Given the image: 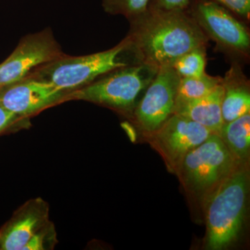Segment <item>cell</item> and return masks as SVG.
Masks as SVG:
<instances>
[{"label": "cell", "mask_w": 250, "mask_h": 250, "mask_svg": "<svg viewBox=\"0 0 250 250\" xmlns=\"http://www.w3.org/2000/svg\"><path fill=\"white\" fill-rule=\"evenodd\" d=\"M206 47H201L184 54L171 67H173L180 78L200 77L206 73Z\"/></svg>", "instance_id": "2e32d148"}, {"label": "cell", "mask_w": 250, "mask_h": 250, "mask_svg": "<svg viewBox=\"0 0 250 250\" xmlns=\"http://www.w3.org/2000/svg\"><path fill=\"white\" fill-rule=\"evenodd\" d=\"M221 84L223 88L222 116L224 124L250 113V80L238 62H232Z\"/></svg>", "instance_id": "7c38bea8"}, {"label": "cell", "mask_w": 250, "mask_h": 250, "mask_svg": "<svg viewBox=\"0 0 250 250\" xmlns=\"http://www.w3.org/2000/svg\"><path fill=\"white\" fill-rule=\"evenodd\" d=\"M192 0H154L153 5L166 10H187Z\"/></svg>", "instance_id": "ffe728a7"}, {"label": "cell", "mask_w": 250, "mask_h": 250, "mask_svg": "<svg viewBox=\"0 0 250 250\" xmlns=\"http://www.w3.org/2000/svg\"><path fill=\"white\" fill-rule=\"evenodd\" d=\"M213 134L199 123L173 113L159 129L146 135L169 170L175 173L188 153Z\"/></svg>", "instance_id": "ba28073f"}, {"label": "cell", "mask_w": 250, "mask_h": 250, "mask_svg": "<svg viewBox=\"0 0 250 250\" xmlns=\"http://www.w3.org/2000/svg\"><path fill=\"white\" fill-rule=\"evenodd\" d=\"M66 94L48 82L24 77L4 87L0 94V104L20 118H26L62 103Z\"/></svg>", "instance_id": "30bf717a"}, {"label": "cell", "mask_w": 250, "mask_h": 250, "mask_svg": "<svg viewBox=\"0 0 250 250\" xmlns=\"http://www.w3.org/2000/svg\"><path fill=\"white\" fill-rule=\"evenodd\" d=\"M57 243L56 232L52 223L47 222L31 237L22 250L51 249Z\"/></svg>", "instance_id": "ac0fdd59"}, {"label": "cell", "mask_w": 250, "mask_h": 250, "mask_svg": "<svg viewBox=\"0 0 250 250\" xmlns=\"http://www.w3.org/2000/svg\"><path fill=\"white\" fill-rule=\"evenodd\" d=\"M222 82L223 77L210 76L207 73L200 77L181 78L177 89L176 103L195 100L206 96L221 84Z\"/></svg>", "instance_id": "9a60e30c"}, {"label": "cell", "mask_w": 250, "mask_h": 250, "mask_svg": "<svg viewBox=\"0 0 250 250\" xmlns=\"http://www.w3.org/2000/svg\"><path fill=\"white\" fill-rule=\"evenodd\" d=\"M47 222V208L41 199L25 204L0 230V250H22Z\"/></svg>", "instance_id": "8fae6325"}, {"label": "cell", "mask_w": 250, "mask_h": 250, "mask_svg": "<svg viewBox=\"0 0 250 250\" xmlns=\"http://www.w3.org/2000/svg\"><path fill=\"white\" fill-rule=\"evenodd\" d=\"M249 192L248 163H239L206 197L203 207L207 250L227 249L236 241L246 218Z\"/></svg>", "instance_id": "3957f363"}, {"label": "cell", "mask_w": 250, "mask_h": 250, "mask_svg": "<svg viewBox=\"0 0 250 250\" xmlns=\"http://www.w3.org/2000/svg\"><path fill=\"white\" fill-rule=\"evenodd\" d=\"M154 0H102L106 14L123 16L130 21L144 14Z\"/></svg>", "instance_id": "e0dca14e"}, {"label": "cell", "mask_w": 250, "mask_h": 250, "mask_svg": "<svg viewBox=\"0 0 250 250\" xmlns=\"http://www.w3.org/2000/svg\"><path fill=\"white\" fill-rule=\"evenodd\" d=\"M180 79L173 67H159L132 115L145 134L159 129L173 114Z\"/></svg>", "instance_id": "9c48e42d"}, {"label": "cell", "mask_w": 250, "mask_h": 250, "mask_svg": "<svg viewBox=\"0 0 250 250\" xmlns=\"http://www.w3.org/2000/svg\"><path fill=\"white\" fill-rule=\"evenodd\" d=\"M238 164L220 136L213 134L188 153L175 174L187 192L203 202Z\"/></svg>", "instance_id": "5b68a950"}, {"label": "cell", "mask_w": 250, "mask_h": 250, "mask_svg": "<svg viewBox=\"0 0 250 250\" xmlns=\"http://www.w3.org/2000/svg\"><path fill=\"white\" fill-rule=\"evenodd\" d=\"M159 67L147 62L117 69L67 93L63 102L83 100L132 116Z\"/></svg>", "instance_id": "277c9868"}, {"label": "cell", "mask_w": 250, "mask_h": 250, "mask_svg": "<svg viewBox=\"0 0 250 250\" xmlns=\"http://www.w3.org/2000/svg\"><path fill=\"white\" fill-rule=\"evenodd\" d=\"M226 8L231 13L246 21H250V0H207Z\"/></svg>", "instance_id": "d6986e66"}, {"label": "cell", "mask_w": 250, "mask_h": 250, "mask_svg": "<svg viewBox=\"0 0 250 250\" xmlns=\"http://www.w3.org/2000/svg\"><path fill=\"white\" fill-rule=\"evenodd\" d=\"M223 88L222 84L202 98L176 103L174 113L188 118L218 134L223 127L222 102Z\"/></svg>", "instance_id": "4fadbf2b"}, {"label": "cell", "mask_w": 250, "mask_h": 250, "mask_svg": "<svg viewBox=\"0 0 250 250\" xmlns=\"http://www.w3.org/2000/svg\"><path fill=\"white\" fill-rule=\"evenodd\" d=\"M129 22L126 36L143 62L159 68L172 66L184 54L208 43V38L187 10H166L152 4Z\"/></svg>", "instance_id": "6da1fadb"}, {"label": "cell", "mask_w": 250, "mask_h": 250, "mask_svg": "<svg viewBox=\"0 0 250 250\" xmlns=\"http://www.w3.org/2000/svg\"><path fill=\"white\" fill-rule=\"evenodd\" d=\"M4 87L1 86L0 85V94H1V91H2L3 89H4Z\"/></svg>", "instance_id": "7402d4cb"}, {"label": "cell", "mask_w": 250, "mask_h": 250, "mask_svg": "<svg viewBox=\"0 0 250 250\" xmlns=\"http://www.w3.org/2000/svg\"><path fill=\"white\" fill-rule=\"evenodd\" d=\"M64 54L52 29L23 36L12 53L0 63V85L6 87L17 83L36 67Z\"/></svg>", "instance_id": "52a82bcc"}, {"label": "cell", "mask_w": 250, "mask_h": 250, "mask_svg": "<svg viewBox=\"0 0 250 250\" xmlns=\"http://www.w3.org/2000/svg\"><path fill=\"white\" fill-rule=\"evenodd\" d=\"M142 62L139 50L126 36L118 45L103 52L83 56L64 54L36 67L25 77L48 82L68 93L108 72Z\"/></svg>", "instance_id": "7a4b0ae2"}, {"label": "cell", "mask_w": 250, "mask_h": 250, "mask_svg": "<svg viewBox=\"0 0 250 250\" xmlns=\"http://www.w3.org/2000/svg\"><path fill=\"white\" fill-rule=\"evenodd\" d=\"M187 11L220 50L238 59H249V29L231 11L207 0H192Z\"/></svg>", "instance_id": "8992f818"}, {"label": "cell", "mask_w": 250, "mask_h": 250, "mask_svg": "<svg viewBox=\"0 0 250 250\" xmlns=\"http://www.w3.org/2000/svg\"><path fill=\"white\" fill-rule=\"evenodd\" d=\"M238 163H248L250 152V113L225 123L218 134Z\"/></svg>", "instance_id": "5bb4252c"}, {"label": "cell", "mask_w": 250, "mask_h": 250, "mask_svg": "<svg viewBox=\"0 0 250 250\" xmlns=\"http://www.w3.org/2000/svg\"><path fill=\"white\" fill-rule=\"evenodd\" d=\"M19 119H21L19 117L0 104V134L9 129Z\"/></svg>", "instance_id": "44dd1931"}]
</instances>
